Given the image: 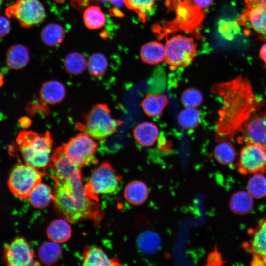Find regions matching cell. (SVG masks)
Instances as JSON below:
<instances>
[{
  "mask_svg": "<svg viewBox=\"0 0 266 266\" xmlns=\"http://www.w3.org/2000/svg\"><path fill=\"white\" fill-rule=\"evenodd\" d=\"M149 189L147 185L140 180H133L125 186L124 196L130 204L138 206L143 204L147 200Z\"/></svg>",
  "mask_w": 266,
  "mask_h": 266,
  "instance_id": "cell-18",
  "label": "cell"
},
{
  "mask_svg": "<svg viewBox=\"0 0 266 266\" xmlns=\"http://www.w3.org/2000/svg\"><path fill=\"white\" fill-rule=\"evenodd\" d=\"M133 135L138 144L143 147H149L153 145L158 139L159 130L155 124L145 121L135 127Z\"/></svg>",
  "mask_w": 266,
  "mask_h": 266,
  "instance_id": "cell-16",
  "label": "cell"
},
{
  "mask_svg": "<svg viewBox=\"0 0 266 266\" xmlns=\"http://www.w3.org/2000/svg\"><path fill=\"white\" fill-rule=\"evenodd\" d=\"M168 97L165 94L147 95L141 103V106L146 115L151 117L160 116L168 103Z\"/></svg>",
  "mask_w": 266,
  "mask_h": 266,
  "instance_id": "cell-19",
  "label": "cell"
},
{
  "mask_svg": "<svg viewBox=\"0 0 266 266\" xmlns=\"http://www.w3.org/2000/svg\"><path fill=\"white\" fill-rule=\"evenodd\" d=\"M251 238L246 247L253 255L254 265H266V218L260 221L257 227L249 231Z\"/></svg>",
  "mask_w": 266,
  "mask_h": 266,
  "instance_id": "cell-15",
  "label": "cell"
},
{
  "mask_svg": "<svg viewBox=\"0 0 266 266\" xmlns=\"http://www.w3.org/2000/svg\"><path fill=\"white\" fill-rule=\"evenodd\" d=\"M4 258L10 266L34 265V253L27 241L22 237L14 239L5 249Z\"/></svg>",
  "mask_w": 266,
  "mask_h": 266,
  "instance_id": "cell-13",
  "label": "cell"
},
{
  "mask_svg": "<svg viewBox=\"0 0 266 266\" xmlns=\"http://www.w3.org/2000/svg\"><path fill=\"white\" fill-rule=\"evenodd\" d=\"M216 160L222 165H228L235 159L236 152L233 145L228 141L218 142L214 149Z\"/></svg>",
  "mask_w": 266,
  "mask_h": 266,
  "instance_id": "cell-31",
  "label": "cell"
},
{
  "mask_svg": "<svg viewBox=\"0 0 266 266\" xmlns=\"http://www.w3.org/2000/svg\"><path fill=\"white\" fill-rule=\"evenodd\" d=\"M159 0H124L125 6L134 11L143 19L152 11Z\"/></svg>",
  "mask_w": 266,
  "mask_h": 266,
  "instance_id": "cell-36",
  "label": "cell"
},
{
  "mask_svg": "<svg viewBox=\"0 0 266 266\" xmlns=\"http://www.w3.org/2000/svg\"><path fill=\"white\" fill-rule=\"evenodd\" d=\"M222 264V260L219 252L215 249L211 252L207 256L206 265L214 266Z\"/></svg>",
  "mask_w": 266,
  "mask_h": 266,
  "instance_id": "cell-39",
  "label": "cell"
},
{
  "mask_svg": "<svg viewBox=\"0 0 266 266\" xmlns=\"http://www.w3.org/2000/svg\"><path fill=\"white\" fill-rule=\"evenodd\" d=\"M211 91L223 100L216 124L218 143L232 141L244 123L265 103V100L255 94L249 79L242 75L216 84Z\"/></svg>",
  "mask_w": 266,
  "mask_h": 266,
  "instance_id": "cell-1",
  "label": "cell"
},
{
  "mask_svg": "<svg viewBox=\"0 0 266 266\" xmlns=\"http://www.w3.org/2000/svg\"><path fill=\"white\" fill-rule=\"evenodd\" d=\"M65 154L81 167L96 163L98 145L93 138L83 132L62 145Z\"/></svg>",
  "mask_w": 266,
  "mask_h": 266,
  "instance_id": "cell-9",
  "label": "cell"
},
{
  "mask_svg": "<svg viewBox=\"0 0 266 266\" xmlns=\"http://www.w3.org/2000/svg\"><path fill=\"white\" fill-rule=\"evenodd\" d=\"M27 198L33 207L44 208L53 201L54 196L51 188L40 182L33 189Z\"/></svg>",
  "mask_w": 266,
  "mask_h": 266,
  "instance_id": "cell-22",
  "label": "cell"
},
{
  "mask_svg": "<svg viewBox=\"0 0 266 266\" xmlns=\"http://www.w3.org/2000/svg\"><path fill=\"white\" fill-rule=\"evenodd\" d=\"M65 95L64 85L55 80L45 82L40 91L41 100L45 103L50 105L60 103L65 98Z\"/></svg>",
  "mask_w": 266,
  "mask_h": 266,
  "instance_id": "cell-20",
  "label": "cell"
},
{
  "mask_svg": "<svg viewBox=\"0 0 266 266\" xmlns=\"http://www.w3.org/2000/svg\"><path fill=\"white\" fill-rule=\"evenodd\" d=\"M16 142L25 163L46 172L53 146L50 133L48 131L40 135L33 131H22L19 133Z\"/></svg>",
  "mask_w": 266,
  "mask_h": 266,
  "instance_id": "cell-3",
  "label": "cell"
},
{
  "mask_svg": "<svg viewBox=\"0 0 266 266\" xmlns=\"http://www.w3.org/2000/svg\"><path fill=\"white\" fill-rule=\"evenodd\" d=\"M214 0H191L192 3L198 8L202 10L210 7Z\"/></svg>",
  "mask_w": 266,
  "mask_h": 266,
  "instance_id": "cell-40",
  "label": "cell"
},
{
  "mask_svg": "<svg viewBox=\"0 0 266 266\" xmlns=\"http://www.w3.org/2000/svg\"><path fill=\"white\" fill-rule=\"evenodd\" d=\"M88 62L85 56L78 52L68 54L64 61V66L66 71L72 75H79L86 69Z\"/></svg>",
  "mask_w": 266,
  "mask_h": 266,
  "instance_id": "cell-30",
  "label": "cell"
},
{
  "mask_svg": "<svg viewBox=\"0 0 266 266\" xmlns=\"http://www.w3.org/2000/svg\"><path fill=\"white\" fill-rule=\"evenodd\" d=\"M248 192L255 199L266 196V177L264 173L253 174L247 185Z\"/></svg>",
  "mask_w": 266,
  "mask_h": 266,
  "instance_id": "cell-33",
  "label": "cell"
},
{
  "mask_svg": "<svg viewBox=\"0 0 266 266\" xmlns=\"http://www.w3.org/2000/svg\"><path fill=\"white\" fill-rule=\"evenodd\" d=\"M121 124L112 117L106 104H98L86 114L84 123H77V128L94 139L102 141L115 133Z\"/></svg>",
  "mask_w": 266,
  "mask_h": 266,
  "instance_id": "cell-4",
  "label": "cell"
},
{
  "mask_svg": "<svg viewBox=\"0 0 266 266\" xmlns=\"http://www.w3.org/2000/svg\"><path fill=\"white\" fill-rule=\"evenodd\" d=\"M62 253L61 246L58 243L52 241L43 243L38 250L39 258L46 265H51L57 263Z\"/></svg>",
  "mask_w": 266,
  "mask_h": 266,
  "instance_id": "cell-28",
  "label": "cell"
},
{
  "mask_svg": "<svg viewBox=\"0 0 266 266\" xmlns=\"http://www.w3.org/2000/svg\"><path fill=\"white\" fill-rule=\"evenodd\" d=\"M19 122L21 126L24 128H26L29 127L31 123L30 119L26 117H23L21 118L19 120Z\"/></svg>",
  "mask_w": 266,
  "mask_h": 266,
  "instance_id": "cell-43",
  "label": "cell"
},
{
  "mask_svg": "<svg viewBox=\"0 0 266 266\" xmlns=\"http://www.w3.org/2000/svg\"><path fill=\"white\" fill-rule=\"evenodd\" d=\"M140 56L142 61L146 64H157L165 59V45L157 41L148 42L141 48Z\"/></svg>",
  "mask_w": 266,
  "mask_h": 266,
  "instance_id": "cell-23",
  "label": "cell"
},
{
  "mask_svg": "<svg viewBox=\"0 0 266 266\" xmlns=\"http://www.w3.org/2000/svg\"><path fill=\"white\" fill-rule=\"evenodd\" d=\"M108 60L104 55L100 53L93 54L88 62L89 73L96 78L103 77L108 67Z\"/></svg>",
  "mask_w": 266,
  "mask_h": 266,
  "instance_id": "cell-32",
  "label": "cell"
},
{
  "mask_svg": "<svg viewBox=\"0 0 266 266\" xmlns=\"http://www.w3.org/2000/svg\"><path fill=\"white\" fill-rule=\"evenodd\" d=\"M65 33L60 25L51 23L45 26L42 30L41 37L42 41L47 45L55 46L63 41Z\"/></svg>",
  "mask_w": 266,
  "mask_h": 266,
  "instance_id": "cell-27",
  "label": "cell"
},
{
  "mask_svg": "<svg viewBox=\"0 0 266 266\" xmlns=\"http://www.w3.org/2000/svg\"><path fill=\"white\" fill-rule=\"evenodd\" d=\"M11 24L7 18L0 16V38L4 37L10 32Z\"/></svg>",
  "mask_w": 266,
  "mask_h": 266,
  "instance_id": "cell-38",
  "label": "cell"
},
{
  "mask_svg": "<svg viewBox=\"0 0 266 266\" xmlns=\"http://www.w3.org/2000/svg\"><path fill=\"white\" fill-rule=\"evenodd\" d=\"M112 4L118 6H121L124 3V0H108Z\"/></svg>",
  "mask_w": 266,
  "mask_h": 266,
  "instance_id": "cell-44",
  "label": "cell"
},
{
  "mask_svg": "<svg viewBox=\"0 0 266 266\" xmlns=\"http://www.w3.org/2000/svg\"><path fill=\"white\" fill-rule=\"evenodd\" d=\"M48 167L51 179L60 180L71 178L81 170V167L74 163L65 154L62 146L54 150Z\"/></svg>",
  "mask_w": 266,
  "mask_h": 266,
  "instance_id": "cell-12",
  "label": "cell"
},
{
  "mask_svg": "<svg viewBox=\"0 0 266 266\" xmlns=\"http://www.w3.org/2000/svg\"><path fill=\"white\" fill-rule=\"evenodd\" d=\"M5 13L26 28L41 23L46 17L44 7L39 0H18L6 9Z\"/></svg>",
  "mask_w": 266,
  "mask_h": 266,
  "instance_id": "cell-8",
  "label": "cell"
},
{
  "mask_svg": "<svg viewBox=\"0 0 266 266\" xmlns=\"http://www.w3.org/2000/svg\"><path fill=\"white\" fill-rule=\"evenodd\" d=\"M46 172L26 164L16 165L11 171L8 184L17 197L27 198L33 189L39 182Z\"/></svg>",
  "mask_w": 266,
  "mask_h": 266,
  "instance_id": "cell-7",
  "label": "cell"
},
{
  "mask_svg": "<svg viewBox=\"0 0 266 266\" xmlns=\"http://www.w3.org/2000/svg\"><path fill=\"white\" fill-rule=\"evenodd\" d=\"M253 198L247 191L236 192L232 196L230 200L231 210L239 215L248 213L253 208Z\"/></svg>",
  "mask_w": 266,
  "mask_h": 266,
  "instance_id": "cell-25",
  "label": "cell"
},
{
  "mask_svg": "<svg viewBox=\"0 0 266 266\" xmlns=\"http://www.w3.org/2000/svg\"><path fill=\"white\" fill-rule=\"evenodd\" d=\"M237 138L239 144H252L266 149V114L256 113L243 125Z\"/></svg>",
  "mask_w": 266,
  "mask_h": 266,
  "instance_id": "cell-11",
  "label": "cell"
},
{
  "mask_svg": "<svg viewBox=\"0 0 266 266\" xmlns=\"http://www.w3.org/2000/svg\"></svg>",
  "mask_w": 266,
  "mask_h": 266,
  "instance_id": "cell-45",
  "label": "cell"
},
{
  "mask_svg": "<svg viewBox=\"0 0 266 266\" xmlns=\"http://www.w3.org/2000/svg\"><path fill=\"white\" fill-rule=\"evenodd\" d=\"M203 100L201 92L194 88L185 89L181 96V103L185 108H197L202 104Z\"/></svg>",
  "mask_w": 266,
  "mask_h": 266,
  "instance_id": "cell-37",
  "label": "cell"
},
{
  "mask_svg": "<svg viewBox=\"0 0 266 266\" xmlns=\"http://www.w3.org/2000/svg\"><path fill=\"white\" fill-rule=\"evenodd\" d=\"M245 7H250L253 5L266 3V0H244Z\"/></svg>",
  "mask_w": 266,
  "mask_h": 266,
  "instance_id": "cell-41",
  "label": "cell"
},
{
  "mask_svg": "<svg viewBox=\"0 0 266 266\" xmlns=\"http://www.w3.org/2000/svg\"><path fill=\"white\" fill-rule=\"evenodd\" d=\"M259 56L266 66V43L263 44L261 47L260 50Z\"/></svg>",
  "mask_w": 266,
  "mask_h": 266,
  "instance_id": "cell-42",
  "label": "cell"
},
{
  "mask_svg": "<svg viewBox=\"0 0 266 266\" xmlns=\"http://www.w3.org/2000/svg\"><path fill=\"white\" fill-rule=\"evenodd\" d=\"M237 166L238 172L243 175L264 173L266 170V149L255 144H245L240 151Z\"/></svg>",
  "mask_w": 266,
  "mask_h": 266,
  "instance_id": "cell-10",
  "label": "cell"
},
{
  "mask_svg": "<svg viewBox=\"0 0 266 266\" xmlns=\"http://www.w3.org/2000/svg\"><path fill=\"white\" fill-rule=\"evenodd\" d=\"M161 245V239L155 232L145 231L141 233L137 239L139 249L146 254H153L157 252Z\"/></svg>",
  "mask_w": 266,
  "mask_h": 266,
  "instance_id": "cell-26",
  "label": "cell"
},
{
  "mask_svg": "<svg viewBox=\"0 0 266 266\" xmlns=\"http://www.w3.org/2000/svg\"><path fill=\"white\" fill-rule=\"evenodd\" d=\"M201 115L196 108H186L179 113L178 121L183 129L191 130L197 127L200 123Z\"/></svg>",
  "mask_w": 266,
  "mask_h": 266,
  "instance_id": "cell-34",
  "label": "cell"
},
{
  "mask_svg": "<svg viewBox=\"0 0 266 266\" xmlns=\"http://www.w3.org/2000/svg\"><path fill=\"white\" fill-rule=\"evenodd\" d=\"M30 59L27 47L22 44L13 45L9 47L6 54V64L10 69L18 70L24 67Z\"/></svg>",
  "mask_w": 266,
  "mask_h": 266,
  "instance_id": "cell-21",
  "label": "cell"
},
{
  "mask_svg": "<svg viewBox=\"0 0 266 266\" xmlns=\"http://www.w3.org/2000/svg\"><path fill=\"white\" fill-rule=\"evenodd\" d=\"M83 20L85 26L88 29L96 30L100 29L104 25L106 17L100 7L91 6L84 11Z\"/></svg>",
  "mask_w": 266,
  "mask_h": 266,
  "instance_id": "cell-29",
  "label": "cell"
},
{
  "mask_svg": "<svg viewBox=\"0 0 266 266\" xmlns=\"http://www.w3.org/2000/svg\"><path fill=\"white\" fill-rule=\"evenodd\" d=\"M196 47L192 38L181 35L173 36L165 45V60L171 69L187 66L195 56Z\"/></svg>",
  "mask_w": 266,
  "mask_h": 266,
  "instance_id": "cell-5",
  "label": "cell"
},
{
  "mask_svg": "<svg viewBox=\"0 0 266 266\" xmlns=\"http://www.w3.org/2000/svg\"><path fill=\"white\" fill-rule=\"evenodd\" d=\"M52 179L55 183L53 202L62 217L72 223L87 219L100 222L102 211L98 200L86 192L81 170L68 179Z\"/></svg>",
  "mask_w": 266,
  "mask_h": 266,
  "instance_id": "cell-2",
  "label": "cell"
},
{
  "mask_svg": "<svg viewBox=\"0 0 266 266\" xmlns=\"http://www.w3.org/2000/svg\"><path fill=\"white\" fill-rule=\"evenodd\" d=\"M121 176L108 162H103L92 172L85 188L87 194L98 200L97 196L101 194H111L117 190Z\"/></svg>",
  "mask_w": 266,
  "mask_h": 266,
  "instance_id": "cell-6",
  "label": "cell"
},
{
  "mask_svg": "<svg viewBox=\"0 0 266 266\" xmlns=\"http://www.w3.org/2000/svg\"><path fill=\"white\" fill-rule=\"evenodd\" d=\"M83 266H118L119 262L109 258L100 248L96 246L86 247L82 254Z\"/></svg>",
  "mask_w": 266,
  "mask_h": 266,
  "instance_id": "cell-17",
  "label": "cell"
},
{
  "mask_svg": "<svg viewBox=\"0 0 266 266\" xmlns=\"http://www.w3.org/2000/svg\"><path fill=\"white\" fill-rule=\"evenodd\" d=\"M237 21L240 26L250 28L262 40H266V3L245 7Z\"/></svg>",
  "mask_w": 266,
  "mask_h": 266,
  "instance_id": "cell-14",
  "label": "cell"
},
{
  "mask_svg": "<svg viewBox=\"0 0 266 266\" xmlns=\"http://www.w3.org/2000/svg\"><path fill=\"white\" fill-rule=\"evenodd\" d=\"M218 30L225 39L232 41L241 33L240 25L237 21L222 19L218 22Z\"/></svg>",
  "mask_w": 266,
  "mask_h": 266,
  "instance_id": "cell-35",
  "label": "cell"
},
{
  "mask_svg": "<svg viewBox=\"0 0 266 266\" xmlns=\"http://www.w3.org/2000/svg\"><path fill=\"white\" fill-rule=\"evenodd\" d=\"M72 230L68 221L64 219H56L49 225L47 235L52 241L62 243L67 241L71 237Z\"/></svg>",
  "mask_w": 266,
  "mask_h": 266,
  "instance_id": "cell-24",
  "label": "cell"
}]
</instances>
